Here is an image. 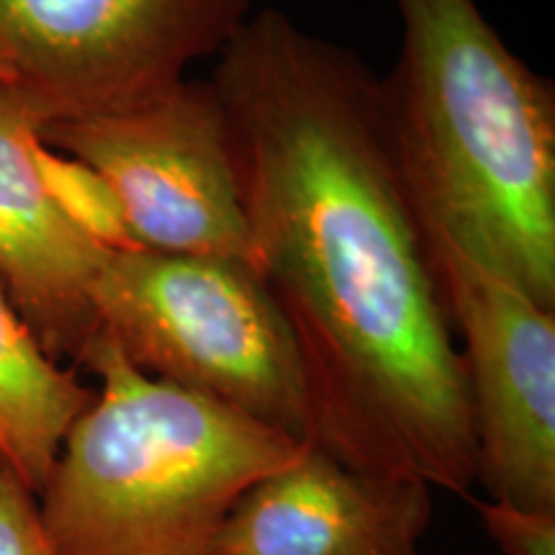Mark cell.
I'll return each instance as SVG.
<instances>
[{
    "instance_id": "14",
    "label": "cell",
    "mask_w": 555,
    "mask_h": 555,
    "mask_svg": "<svg viewBox=\"0 0 555 555\" xmlns=\"http://www.w3.org/2000/svg\"><path fill=\"white\" fill-rule=\"evenodd\" d=\"M0 86H13V75L9 65L3 62V57H0Z\"/></svg>"
},
{
    "instance_id": "5",
    "label": "cell",
    "mask_w": 555,
    "mask_h": 555,
    "mask_svg": "<svg viewBox=\"0 0 555 555\" xmlns=\"http://www.w3.org/2000/svg\"><path fill=\"white\" fill-rule=\"evenodd\" d=\"M247 16L249 0H0V57L50 127L165 93Z\"/></svg>"
},
{
    "instance_id": "8",
    "label": "cell",
    "mask_w": 555,
    "mask_h": 555,
    "mask_svg": "<svg viewBox=\"0 0 555 555\" xmlns=\"http://www.w3.org/2000/svg\"><path fill=\"white\" fill-rule=\"evenodd\" d=\"M429 522V486L365 474L307 442L240 496L214 555H422Z\"/></svg>"
},
{
    "instance_id": "4",
    "label": "cell",
    "mask_w": 555,
    "mask_h": 555,
    "mask_svg": "<svg viewBox=\"0 0 555 555\" xmlns=\"http://www.w3.org/2000/svg\"><path fill=\"white\" fill-rule=\"evenodd\" d=\"M99 335L137 371L307 442L291 330L253 266L176 253H106L93 281Z\"/></svg>"
},
{
    "instance_id": "2",
    "label": "cell",
    "mask_w": 555,
    "mask_h": 555,
    "mask_svg": "<svg viewBox=\"0 0 555 555\" xmlns=\"http://www.w3.org/2000/svg\"><path fill=\"white\" fill-rule=\"evenodd\" d=\"M380 80L393 155L422 229L555 309V90L476 0H393Z\"/></svg>"
},
{
    "instance_id": "1",
    "label": "cell",
    "mask_w": 555,
    "mask_h": 555,
    "mask_svg": "<svg viewBox=\"0 0 555 555\" xmlns=\"http://www.w3.org/2000/svg\"><path fill=\"white\" fill-rule=\"evenodd\" d=\"M208 82L232 137L249 266L301 363L307 442L365 474L466 494L463 360L380 80L266 9L242 21Z\"/></svg>"
},
{
    "instance_id": "9",
    "label": "cell",
    "mask_w": 555,
    "mask_h": 555,
    "mask_svg": "<svg viewBox=\"0 0 555 555\" xmlns=\"http://www.w3.org/2000/svg\"><path fill=\"white\" fill-rule=\"evenodd\" d=\"M47 116L24 90L0 86V286L52 360L80 363L99 335L93 281L106 249L52 204L34 150Z\"/></svg>"
},
{
    "instance_id": "3",
    "label": "cell",
    "mask_w": 555,
    "mask_h": 555,
    "mask_svg": "<svg viewBox=\"0 0 555 555\" xmlns=\"http://www.w3.org/2000/svg\"><path fill=\"white\" fill-rule=\"evenodd\" d=\"M78 365L101 388L37 494L54 555H214L240 496L307 446L137 371L103 335Z\"/></svg>"
},
{
    "instance_id": "11",
    "label": "cell",
    "mask_w": 555,
    "mask_h": 555,
    "mask_svg": "<svg viewBox=\"0 0 555 555\" xmlns=\"http://www.w3.org/2000/svg\"><path fill=\"white\" fill-rule=\"evenodd\" d=\"M34 163L52 204L82 237L106 253L142 249L131 232L119 196L99 170L50 147L44 139L34 150Z\"/></svg>"
},
{
    "instance_id": "6",
    "label": "cell",
    "mask_w": 555,
    "mask_h": 555,
    "mask_svg": "<svg viewBox=\"0 0 555 555\" xmlns=\"http://www.w3.org/2000/svg\"><path fill=\"white\" fill-rule=\"evenodd\" d=\"M47 144L108 180L142 249L253 258L224 106L208 80L116 111L54 121Z\"/></svg>"
},
{
    "instance_id": "15",
    "label": "cell",
    "mask_w": 555,
    "mask_h": 555,
    "mask_svg": "<svg viewBox=\"0 0 555 555\" xmlns=\"http://www.w3.org/2000/svg\"><path fill=\"white\" fill-rule=\"evenodd\" d=\"M0 466H3V463H0Z\"/></svg>"
},
{
    "instance_id": "7",
    "label": "cell",
    "mask_w": 555,
    "mask_h": 555,
    "mask_svg": "<svg viewBox=\"0 0 555 555\" xmlns=\"http://www.w3.org/2000/svg\"><path fill=\"white\" fill-rule=\"evenodd\" d=\"M427 242L463 335L476 481L494 502L555 509V309L448 242Z\"/></svg>"
},
{
    "instance_id": "12",
    "label": "cell",
    "mask_w": 555,
    "mask_h": 555,
    "mask_svg": "<svg viewBox=\"0 0 555 555\" xmlns=\"http://www.w3.org/2000/svg\"><path fill=\"white\" fill-rule=\"evenodd\" d=\"M476 512L486 535L504 555H555V509H525L486 499Z\"/></svg>"
},
{
    "instance_id": "13",
    "label": "cell",
    "mask_w": 555,
    "mask_h": 555,
    "mask_svg": "<svg viewBox=\"0 0 555 555\" xmlns=\"http://www.w3.org/2000/svg\"><path fill=\"white\" fill-rule=\"evenodd\" d=\"M0 555H54L39 522L37 496L0 466Z\"/></svg>"
},
{
    "instance_id": "10",
    "label": "cell",
    "mask_w": 555,
    "mask_h": 555,
    "mask_svg": "<svg viewBox=\"0 0 555 555\" xmlns=\"http://www.w3.org/2000/svg\"><path fill=\"white\" fill-rule=\"evenodd\" d=\"M93 388L41 350L0 286V463L34 496Z\"/></svg>"
}]
</instances>
